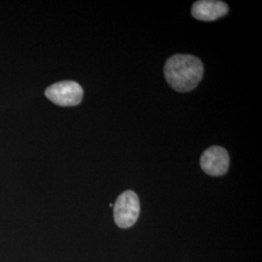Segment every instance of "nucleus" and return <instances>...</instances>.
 <instances>
[{"label": "nucleus", "instance_id": "nucleus-5", "mask_svg": "<svg viewBox=\"0 0 262 262\" xmlns=\"http://www.w3.org/2000/svg\"><path fill=\"white\" fill-rule=\"evenodd\" d=\"M228 6L223 1L201 0L196 1L191 9L192 16L199 20L212 21L225 16Z\"/></svg>", "mask_w": 262, "mask_h": 262}, {"label": "nucleus", "instance_id": "nucleus-4", "mask_svg": "<svg viewBox=\"0 0 262 262\" xmlns=\"http://www.w3.org/2000/svg\"><path fill=\"white\" fill-rule=\"evenodd\" d=\"M200 165L208 175H225L229 167L228 152L223 147L213 146L203 152L200 159Z\"/></svg>", "mask_w": 262, "mask_h": 262}, {"label": "nucleus", "instance_id": "nucleus-3", "mask_svg": "<svg viewBox=\"0 0 262 262\" xmlns=\"http://www.w3.org/2000/svg\"><path fill=\"white\" fill-rule=\"evenodd\" d=\"M45 95L58 106H76L82 101L84 92L82 86L74 81H63L50 85Z\"/></svg>", "mask_w": 262, "mask_h": 262}, {"label": "nucleus", "instance_id": "nucleus-1", "mask_svg": "<svg viewBox=\"0 0 262 262\" xmlns=\"http://www.w3.org/2000/svg\"><path fill=\"white\" fill-rule=\"evenodd\" d=\"M204 66L202 61L190 55L171 56L164 66V76L175 91L187 93L195 89L202 80Z\"/></svg>", "mask_w": 262, "mask_h": 262}, {"label": "nucleus", "instance_id": "nucleus-2", "mask_svg": "<svg viewBox=\"0 0 262 262\" xmlns=\"http://www.w3.org/2000/svg\"><path fill=\"white\" fill-rule=\"evenodd\" d=\"M114 220L121 228H128L134 225L140 214V202L132 190L122 192L114 205Z\"/></svg>", "mask_w": 262, "mask_h": 262}]
</instances>
